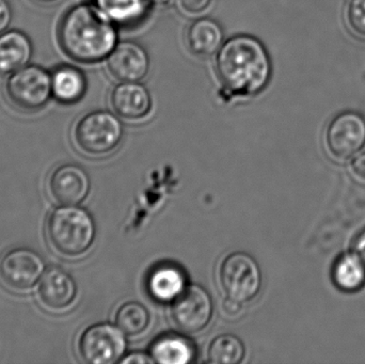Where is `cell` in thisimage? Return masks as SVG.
Returning a JSON list of instances; mask_svg holds the SVG:
<instances>
[{
	"label": "cell",
	"mask_w": 365,
	"mask_h": 364,
	"mask_svg": "<svg viewBox=\"0 0 365 364\" xmlns=\"http://www.w3.org/2000/svg\"><path fill=\"white\" fill-rule=\"evenodd\" d=\"M110 103L120 117L140 120L151 111L152 96L147 87L139 81H122L113 88Z\"/></svg>",
	"instance_id": "cell-14"
},
{
	"label": "cell",
	"mask_w": 365,
	"mask_h": 364,
	"mask_svg": "<svg viewBox=\"0 0 365 364\" xmlns=\"http://www.w3.org/2000/svg\"><path fill=\"white\" fill-rule=\"evenodd\" d=\"M151 356L158 363L187 364L195 358V348L186 338L167 335L152 345Z\"/></svg>",
	"instance_id": "cell-19"
},
{
	"label": "cell",
	"mask_w": 365,
	"mask_h": 364,
	"mask_svg": "<svg viewBox=\"0 0 365 364\" xmlns=\"http://www.w3.org/2000/svg\"><path fill=\"white\" fill-rule=\"evenodd\" d=\"M326 145L336 160H351L360 153L365 147L364 115L351 110L336 115L328 125Z\"/></svg>",
	"instance_id": "cell-9"
},
{
	"label": "cell",
	"mask_w": 365,
	"mask_h": 364,
	"mask_svg": "<svg viewBox=\"0 0 365 364\" xmlns=\"http://www.w3.org/2000/svg\"><path fill=\"white\" fill-rule=\"evenodd\" d=\"M217 76L227 93L251 98L261 93L272 78V59L263 43L248 34L232 36L216 56Z\"/></svg>",
	"instance_id": "cell-1"
},
{
	"label": "cell",
	"mask_w": 365,
	"mask_h": 364,
	"mask_svg": "<svg viewBox=\"0 0 365 364\" xmlns=\"http://www.w3.org/2000/svg\"><path fill=\"white\" fill-rule=\"evenodd\" d=\"M354 249H355V254L359 256L360 260H361L365 265V229L358 235L357 239H356Z\"/></svg>",
	"instance_id": "cell-30"
},
{
	"label": "cell",
	"mask_w": 365,
	"mask_h": 364,
	"mask_svg": "<svg viewBox=\"0 0 365 364\" xmlns=\"http://www.w3.org/2000/svg\"><path fill=\"white\" fill-rule=\"evenodd\" d=\"M62 51L79 63L107 59L118 44L115 24L96 4H78L68 10L58 28Z\"/></svg>",
	"instance_id": "cell-2"
},
{
	"label": "cell",
	"mask_w": 365,
	"mask_h": 364,
	"mask_svg": "<svg viewBox=\"0 0 365 364\" xmlns=\"http://www.w3.org/2000/svg\"><path fill=\"white\" fill-rule=\"evenodd\" d=\"M223 38L220 24L208 17L192 21L186 32L187 46L197 57L207 58L218 53L225 43Z\"/></svg>",
	"instance_id": "cell-15"
},
{
	"label": "cell",
	"mask_w": 365,
	"mask_h": 364,
	"mask_svg": "<svg viewBox=\"0 0 365 364\" xmlns=\"http://www.w3.org/2000/svg\"><path fill=\"white\" fill-rule=\"evenodd\" d=\"M122 364H151L155 363L152 356L145 353H133L120 360Z\"/></svg>",
	"instance_id": "cell-28"
},
{
	"label": "cell",
	"mask_w": 365,
	"mask_h": 364,
	"mask_svg": "<svg viewBox=\"0 0 365 364\" xmlns=\"http://www.w3.org/2000/svg\"><path fill=\"white\" fill-rule=\"evenodd\" d=\"M9 102L24 113L40 110L53 94L51 76L40 66H26L13 73L6 85Z\"/></svg>",
	"instance_id": "cell-5"
},
{
	"label": "cell",
	"mask_w": 365,
	"mask_h": 364,
	"mask_svg": "<svg viewBox=\"0 0 365 364\" xmlns=\"http://www.w3.org/2000/svg\"><path fill=\"white\" fill-rule=\"evenodd\" d=\"M53 94L56 100L63 104H74L85 95L87 79L85 74L75 66H60L51 75Z\"/></svg>",
	"instance_id": "cell-18"
},
{
	"label": "cell",
	"mask_w": 365,
	"mask_h": 364,
	"mask_svg": "<svg viewBox=\"0 0 365 364\" xmlns=\"http://www.w3.org/2000/svg\"><path fill=\"white\" fill-rule=\"evenodd\" d=\"M125 333L108 323L88 327L78 341L81 359L89 364L118 363L126 350Z\"/></svg>",
	"instance_id": "cell-8"
},
{
	"label": "cell",
	"mask_w": 365,
	"mask_h": 364,
	"mask_svg": "<svg viewBox=\"0 0 365 364\" xmlns=\"http://www.w3.org/2000/svg\"><path fill=\"white\" fill-rule=\"evenodd\" d=\"M12 21V9L6 0H0V34L4 33Z\"/></svg>",
	"instance_id": "cell-27"
},
{
	"label": "cell",
	"mask_w": 365,
	"mask_h": 364,
	"mask_svg": "<svg viewBox=\"0 0 365 364\" xmlns=\"http://www.w3.org/2000/svg\"><path fill=\"white\" fill-rule=\"evenodd\" d=\"M47 187L51 199L58 204L77 205L89 194V175L78 165L63 164L53 169Z\"/></svg>",
	"instance_id": "cell-11"
},
{
	"label": "cell",
	"mask_w": 365,
	"mask_h": 364,
	"mask_svg": "<svg viewBox=\"0 0 365 364\" xmlns=\"http://www.w3.org/2000/svg\"><path fill=\"white\" fill-rule=\"evenodd\" d=\"M150 322L147 308L136 301L124 303L118 310L115 324L128 336H137L145 331Z\"/></svg>",
	"instance_id": "cell-23"
},
{
	"label": "cell",
	"mask_w": 365,
	"mask_h": 364,
	"mask_svg": "<svg viewBox=\"0 0 365 364\" xmlns=\"http://www.w3.org/2000/svg\"><path fill=\"white\" fill-rule=\"evenodd\" d=\"M346 21L358 36L365 38V0H351L347 4Z\"/></svg>",
	"instance_id": "cell-24"
},
{
	"label": "cell",
	"mask_w": 365,
	"mask_h": 364,
	"mask_svg": "<svg viewBox=\"0 0 365 364\" xmlns=\"http://www.w3.org/2000/svg\"><path fill=\"white\" fill-rule=\"evenodd\" d=\"M123 134V125L113 113L92 111L77 122L74 140L83 153L100 156L115 150L121 142Z\"/></svg>",
	"instance_id": "cell-4"
},
{
	"label": "cell",
	"mask_w": 365,
	"mask_h": 364,
	"mask_svg": "<svg viewBox=\"0 0 365 364\" xmlns=\"http://www.w3.org/2000/svg\"><path fill=\"white\" fill-rule=\"evenodd\" d=\"M32 55L29 38L17 30L0 34V75L13 74L25 68Z\"/></svg>",
	"instance_id": "cell-16"
},
{
	"label": "cell",
	"mask_w": 365,
	"mask_h": 364,
	"mask_svg": "<svg viewBox=\"0 0 365 364\" xmlns=\"http://www.w3.org/2000/svg\"><path fill=\"white\" fill-rule=\"evenodd\" d=\"M212 0H179L180 6L189 14L203 12L210 6Z\"/></svg>",
	"instance_id": "cell-25"
},
{
	"label": "cell",
	"mask_w": 365,
	"mask_h": 364,
	"mask_svg": "<svg viewBox=\"0 0 365 364\" xmlns=\"http://www.w3.org/2000/svg\"><path fill=\"white\" fill-rule=\"evenodd\" d=\"M207 355L210 363L237 364L244 359L245 346L235 336H219L210 343Z\"/></svg>",
	"instance_id": "cell-22"
},
{
	"label": "cell",
	"mask_w": 365,
	"mask_h": 364,
	"mask_svg": "<svg viewBox=\"0 0 365 364\" xmlns=\"http://www.w3.org/2000/svg\"><path fill=\"white\" fill-rule=\"evenodd\" d=\"M111 21L118 25H133L145 19L150 0H93Z\"/></svg>",
	"instance_id": "cell-20"
},
{
	"label": "cell",
	"mask_w": 365,
	"mask_h": 364,
	"mask_svg": "<svg viewBox=\"0 0 365 364\" xmlns=\"http://www.w3.org/2000/svg\"><path fill=\"white\" fill-rule=\"evenodd\" d=\"M76 294L77 286L72 276L60 267L47 269L38 281V301L49 311H62L70 307Z\"/></svg>",
	"instance_id": "cell-13"
},
{
	"label": "cell",
	"mask_w": 365,
	"mask_h": 364,
	"mask_svg": "<svg viewBox=\"0 0 365 364\" xmlns=\"http://www.w3.org/2000/svg\"><path fill=\"white\" fill-rule=\"evenodd\" d=\"M150 1L156 4H169V2L173 1V0H150Z\"/></svg>",
	"instance_id": "cell-31"
},
{
	"label": "cell",
	"mask_w": 365,
	"mask_h": 364,
	"mask_svg": "<svg viewBox=\"0 0 365 364\" xmlns=\"http://www.w3.org/2000/svg\"><path fill=\"white\" fill-rule=\"evenodd\" d=\"M219 281L227 297L247 303L261 290V269L252 256L245 252H233L221 263Z\"/></svg>",
	"instance_id": "cell-6"
},
{
	"label": "cell",
	"mask_w": 365,
	"mask_h": 364,
	"mask_svg": "<svg viewBox=\"0 0 365 364\" xmlns=\"http://www.w3.org/2000/svg\"><path fill=\"white\" fill-rule=\"evenodd\" d=\"M45 232L56 252L72 258L85 254L91 247L96 237V224L86 209L63 205L49 214Z\"/></svg>",
	"instance_id": "cell-3"
},
{
	"label": "cell",
	"mask_w": 365,
	"mask_h": 364,
	"mask_svg": "<svg viewBox=\"0 0 365 364\" xmlns=\"http://www.w3.org/2000/svg\"><path fill=\"white\" fill-rule=\"evenodd\" d=\"M44 273V260L29 248H13L0 258V284L13 292L31 290Z\"/></svg>",
	"instance_id": "cell-7"
},
{
	"label": "cell",
	"mask_w": 365,
	"mask_h": 364,
	"mask_svg": "<svg viewBox=\"0 0 365 364\" xmlns=\"http://www.w3.org/2000/svg\"><path fill=\"white\" fill-rule=\"evenodd\" d=\"M34 1L38 2V4H53V2L57 1V0H34Z\"/></svg>",
	"instance_id": "cell-32"
},
{
	"label": "cell",
	"mask_w": 365,
	"mask_h": 364,
	"mask_svg": "<svg viewBox=\"0 0 365 364\" xmlns=\"http://www.w3.org/2000/svg\"><path fill=\"white\" fill-rule=\"evenodd\" d=\"M186 288L184 271L173 264H162L150 274L148 290L155 301L169 303L177 299Z\"/></svg>",
	"instance_id": "cell-17"
},
{
	"label": "cell",
	"mask_w": 365,
	"mask_h": 364,
	"mask_svg": "<svg viewBox=\"0 0 365 364\" xmlns=\"http://www.w3.org/2000/svg\"><path fill=\"white\" fill-rule=\"evenodd\" d=\"M212 314V301L207 291L193 284L173 301L171 316L180 331L197 333L203 331Z\"/></svg>",
	"instance_id": "cell-10"
},
{
	"label": "cell",
	"mask_w": 365,
	"mask_h": 364,
	"mask_svg": "<svg viewBox=\"0 0 365 364\" xmlns=\"http://www.w3.org/2000/svg\"><path fill=\"white\" fill-rule=\"evenodd\" d=\"M332 277L343 292H358L365 286V265L356 254H343L334 264Z\"/></svg>",
	"instance_id": "cell-21"
},
{
	"label": "cell",
	"mask_w": 365,
	"mask_h": 364,
	"mask_svg": "<svg viewBox=\"0 0 365 364\" xmlns=\"http://www.w3.org/2000/svg\"><path fill=\"white\" fill-rule=\"evenodd\" d=\"M150 63L145 47L133 41L118 43L107 58L109 73L121 83L143 80L149 73Z\"/></svg>",
	"instance_id": "cell-12"
},
{
	"label": "cell",
	"mask_w": 365,
	"mask_h": 364,
	"mask_svg": "<svg viewBox=\"0 0 365 364\" xmlns=\"http://www.w3.org/2000/svg\"><path fill=\"white\" fill-rule=\"evenodd\" d=\"M351 170L356 177L365 181V154L357 156L351 162Z\"/></svg>",
	"instance_id": "cell-29"
},
{
	"label": "cell",
	"mask_w": 365,
	"mask_h": 364,
	"mask_svg": "<svg viewBox=\"0 0 365 364\" xmlns=\"http://www.w3.org/2000/svg\"><path fill=\"white\" fill-rule=\"evenodd\" d=\"M221 310H222V313L227 316V318H236L242 312V303L227 296V298L223 299L222 303H221Z\"/></svg>",
	"instance_id": "cell-26"
}]
</instances>
